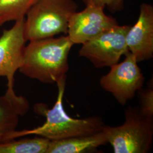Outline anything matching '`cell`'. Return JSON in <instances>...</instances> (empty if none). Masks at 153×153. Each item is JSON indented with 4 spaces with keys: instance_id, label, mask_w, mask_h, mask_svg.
Listing matches in <instances>:
<instances>
[{
    "instance_id": "cell-13",
    "label": "cell",
    "mask_w": 153,
    "mask_h": 153,
    "mask_svg": "<svg viewBox=\"0 0 153 153\" xmlns=\"http://www.w3.org/2000/svg\"><path fill=\"white\" fill-rule=\"evenodd\" d=\"M140 107L138 108L141 114L150 118H153V88L150 87L140 89L139 91Z\"/></svg>"
},
{
    "instance_id": "cell-8",
    "label": "cell",
    "mask_w": 153,
    "mask_h": 153,
    "mask_svg": "<svg viewBox=\"0 0 153 153\" xmlns=\"http://www.w3.org/2000/svg\"><path fill=\"white\" fill-rule=\"evenodd\" d=\"M25 18L15 21L13 27L4 30L0 36V76L7 80V91H14V76L22 64L27 42L25 36Z\"/></svg>"
},
{
    "instance_id": "cell-1",
    "label": "cell",
    "mask_w": 153,
    "mask_h": 153,
    "mask_svg": "<svg viewBox=\"0 0 153 153\" xmlns=\"http://www.w3.org/2000/svg\"><path fill=\"white\" fill-rule=\"evenodd\" d=\"M74 44L66 36L29 42L19 71L43 83H57L66 78L68 57Z\"/></svg>"
},
{
    "instance_id": "cell-7",
    "label": "cell",
    "mask_w": 153,
    "mask_h": 153,
    "mask_svg": "<svg viewBox=\"0 0 153 153\" xmlns=\"http://www.w3.org/2000/svg\"><path fill=\"white\" fill-rule=\"evenodd\" d=\"M117 24L114 18L105 14L104 8L88 4L83 10L71 15L67 36L73 44H82Z\"/></svg>"
},
{
    "instance_id": "cell-2",
    "label": "cell",
    "mask_w": 153,
    "mask_h": 153,
    "mask_svg": "<svg viewBox=\"0 0 153 153\" xmlns=\"http://www.w3.org/2000/svg\"><path fill=\"white\" fill-rule=\"evenodd\" d=\"M58 94L53 107L48 109L46 105H36V113L46 118L44 124L30 130L15 131L8 138V141L28 135H37L50 141L85 136L101 131L104 126L102 120L97 116L86 119H75L66 114L63 107L62 99L65 89L66 78L57 83Z\"/></svg>"
},
{
    "instance_id": "cell-10",
    "label": "cell",
    "mask_w": 153,
    "mask_h": 153,
    "mask_svg": "<svg viewBox=\"0 0 153 153\" xmlns=\"http://www.w3.org/2000/svg\"><path fill=\"white\" fill-rule=\"evenodd\" d=\"M29 108L27 99L15 92L6 91L0 96V143L8 141L9 136L16 131L19 117L26 115Z\"/></svg>"
},
{
    "instance_id": "cell-14",
    "label": "cell",
    "mask_w": 153,
    "mask_h": 153,
    "mask_svg": "<svg viewBox=\"0 0 153 153\" xmlns=\"http://www.w3.org/2000/svg\"><path fill=\"white\" fill-rule=\"evenodd\" d=\"M86 4H93L107 8L113 13L121 11L124 8V0H82Z\"/></svg>"
},
{
    "instance_id": "cell-5",
    "label": "cell",
    "mask_w": 153,
    "mask_h": 153,
    "mask_svg": "<svg viewBox=\"0 0 153 153\" xmlns=\"http://www.w3.org/2000/svg\"><path fill=\"white\" fill-rule=\"evenodd\" d=\"M130 26L119 24L82 44L79 56L88 59L97 68L111 67L129 52L126 36Z\"/></svg>"
},
{
    "instance_id": "cell-3",
    "label": "cell",
    "mask_w": 153,
    "mask_h": 153,
    "mask_svg": "<svg viewBox=\"0 0 153 153\" xmlns=\"http://www.w3.org/2000/svg\"><path fill=\"white\" fill-rule=\"evenodd\" d=\"M77 9L74 0H38L26 15V41L49 38L61 33L66 35L69 19Z\"/></svg>"
},
{
    "instance_id": "cell-6",
    "label": "cell",
    "mask_w": 153,
    "mask_h": 153,
    "mask_svg": "<svg viewBox=\"0 0 153 153\" xmlns=\"http://www.w3.org/2000/svg\"><path fill=\"white\" fill-rule=\"evenodd\" d=\"M124 56V61L109 67L108 73L99 81L102 88L122 105L134 98L142 88L145 80L135 56L130 52Z\"/></svg>"
},
{
    "instance_id": "cell-4",
    "label": "cell",
    "mask_w": 153,
    "mask_h": 153,
    "mask_svg": "<svg viewBox=\"0 0 153 153\" xmlns=\"http://www.w3.org/2000/svg\"><path fill=\"white\" fill-rule=\"evenodd\" d=\"M102 130L114 153H146L153 141V118L143 116L138 108L129 107L122 125L104 126Z\"/></svg>"
},
{
    "instance_id": "cell-12",
    "label": "cell",
    "mask_w": 153,
    "mask_h": 153,
    "mask_svg": "<svg viewBox=\"0 0 153 153\" xmlns=\"http://www.w3.org/2000/svg\"><path fill=\"white\" fill-rule=\"evenodd\" d=\"M38 0H0V26L25 18Z\"/></svg>"
},
{
    "instance_id": "cell-9",
    "label": "cell",
    "mask_w": 153,
    "mask_h": 153,
    "mask_svg": "<svg viewBox=\"0 0 153 153\" xmlns=\"http://www.w3.org/2000/svg\"><path fill=\"white\" fill-rule=\"evenodd\" d=\"M126 43L129 52L138 62L148 60L153 56V6L148 3L140 5L137 22L130 26Z\"/></svg>"
},
{
    "instance_id": "cell-11",
    "label": "cell",
    "mask_w": 153,
    "mask_h": 153,
    "mask_svg": "<svg viewBox=\"0 0 153 153\" xmlns=\"http://www.w3.org/2000/svg\"><path fill=\"white\" fill-rule=\"evenodd\" d=\"M108 143L103 130L85 136L49 141L46 153H81L91 151Z\"/></svg>"
}]
</instances>
